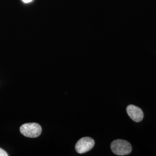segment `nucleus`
Segmentation results:
<instances>
[{"mask_svg": "<svg viewBox=\"0 0 156 156\" xmlns=\"http://www.w3.org/2000/svg\"><path fill=\"white\" fill-rule=\"evenodd\" d=\"M112 152L117 156H126L131 153L132 146L129 142L126 140H115L111 145Z\"/></svg>", "mask_w": 156, "mask_h": 156, "instance_id": "1", "label": "nucleus"}, {"mask_svg": "<svg viewBox=\"0 0 156 156\" xmlns=\"http://www.w3.org/2000/svg\"><path fill=\"white\" fill-rule=\"evenodd\" d=\"M20 133L25 136L29 138H36L39 136L42 132L41 126L37 123H26L20 128Z\"/></svg>", "mask_w": 156, "mask_h": 156, "instance_id": "2", "label": "nucleus"}, {"mask_svg": "<svg viewBox=\"0 0 156 156\" xmlns=\"http://www.w3.org/2000/svg\"><path fill=\"white\" fill-rule=\"evenodd\" d=\"M94 145L93 139L90 137H84L79 140L75 146V149L78 153L83 154L92 149Z\"/></svg>", "mask_w": 156, "mask_h": 156, "instance_id": "3", "label": "nucleus"}, {"mask_svg": "<svg viewBox=\"0 0 156 156\" xmlns=\"http://www.w3.org/2000/svg\"><path fill=\"white\" fill-rule=\"evenodd\" d=\"M127 113L129 117L135 122H140L144 119V112L138 106L129 105L127 107Z\"/></svg>", "mask_w": 156, "mask_h": 156, "instance_id": "4", "label": "nucleus"}, {"mask_svg": "<svg viewBox=\"0 0 156 156\" xmlns=\"http://www.w3.org/2000/svg\"><path fill=\"white\" fill-rule=\"evenodd\" d=\"M8 154L5 151L3 150L2 149L0 148V156H8Z\"/></svg>", "mask_w": 156, "mask_h": 156, "instance_id": "5", "label": "nucleus"}, {"mask_svg": "<svg viewBox=\"0 0 156 156\" xmlns=\"http://www.w3.org/2000/svg\"><path fill=\"white\" fill-rule=\"evenodd\" d=\"M23 2H24V3H26V4H28V3H30V2H32L33 0H22Z\"/></svg>", "mask_w": 156, "mask_h": 156, "instance_id": "6", "label": "nucleus"}]
</instances>
